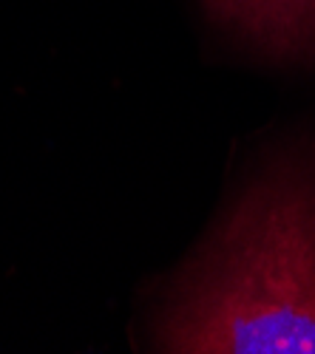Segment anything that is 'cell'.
Segmentation results:
<instances>
[{
	"label": "cell",
	"mask_w": 315,
	"mask_h": 354,
	"mask_svg": "<svg viewBox=\"0 0 315 354\" xmlns=\"http://www.w3.org/2000/svg\"><path fill=\"white\" fill-rule=\"evenodd\" d=\"M208 15L270 57H315V0H202Z\"/></svg>",
	"instance_id": "obj_2"
},
{
	"label": "cell",
	"mask_w": 315,
	"mask_h": 354,
	"mask_svg": "<svg viewBox=\"0 0 315 354\" xmlns=\"http://www.w3.org/2000/svg\"><path fill=\"white\" fill-rule=\"evenodd\" d=\"M165 351L315 354V156L264 167L174 278Z\"/></svg>",
	"instance_id": "obj_1"
}]
</instances>
